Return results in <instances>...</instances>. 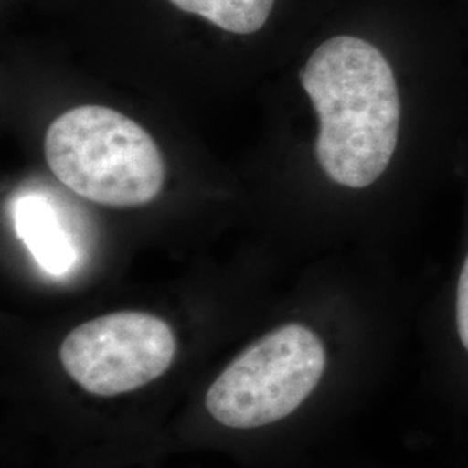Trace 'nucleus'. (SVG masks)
Listing matches in <instances>:
<instances>
[{
  "instance_id": "4",
  "label": "nucleus",
  "mask_w": 468,
  "mask_h": 468,
  "mask_svg": "<svg viewBox=\"0 0 468 468\" xmlns=\"http://www.w3.org/2000/svg\"><path fill=\"white\" fill-rule=\"evenodd\" d=\"M59 356L82 388L112 398L160 378L174 361L176 336L164 319L120 311L71 330Z\"/></svg>"
},
{
  "instance_id": "6",
  "label": "nucleus",
  "mask_w": 468,
  "mask_h": 468,
  "mask_svg": "<svg viewBox=\"0 0 468 468\" xmlns=\"http://www.w3.org/2000/svg\"><path fill=\"white\" fill-rule=\"evenodd\" d=\"M170 4L229 34L250 35L266 25L274 0H170Z\"/></svg>"
},
{
  "instance_id": "1",
  "label": "nucleus",
  "mask_w": 468,
  "mask_h": 468,
  "mask_svg": "<svg viewBox=\"0 0 468 468\" xmlns=\"http://www.w3.org/2000/svg\"><path fill=\"white\" fill-rule=\"evenodd\" d=\"M319 117L316 156L324 174L346 187H368L398 146L401 101L394 71L367 40L338 35L323 42L301 71Z\"/></svg>"
},
{
  "instance_id": "3",
  "label": "nucleus",
  "mask_w": 468,
  "mask_h": 468,
  "mask_svg": "<svg viewBox=\"0 0 468 468\" xmlns=\"http://www.w3.org/2000/svg\"><path fill=\"white\" fill-rule=\"evenodd\" d=\"M324 368L323 340L311 328L290 323L234 357L210 385L205 406L231 429L271 425L292 415L313 394Z\"/></svg>"
},
{
  "instance_id": "2",
  "label": "nucleus",
  "mask_w": 468,
  "mask_h": 468,
  "mask_svg": "<svg viewBox=\"0 0 468 468\" xmlns=\"http://www.w3.org/2000/svg\"><path fill=\"white\" fill-rule=\"evenodd\" d=\"M44 150L52 174L98 205H146L160 195L165 179L154 139L133 118L106 106H79L56 118Z\"/></svg>"
},
{
  "instance_id": "7",
  "label": "nucleus",
  "mask_w": 468,
  "mask_h": 468,
  "mask_svg": "<svg viewBox=\"0 0 468 468\" xmlns=\"http://www.w3.org/2000/svg\"><path fill=\"white\" fill-rule=\"evenodd\" d=\"M456 328L458 336L468 352V255L460 272L456 290Z\"/></svg>"
},
{
  "instance_id": "5",
  "label": "nucleus",
  "mask_w": 468,
  "mask_h": 468,
  "mask_svg": "<svg viewBox=\"0 0 468 468\" xmlns=\"http://www.w3.org/2000/svg\"><path fill=\"white\" fill-rule=\"evenodd\" d=\"M17 236L32 251L37 264L52 276H63L73 268L77 251L49 201L25 197L15 208Z\"/></svg>"
}]
</instances>
